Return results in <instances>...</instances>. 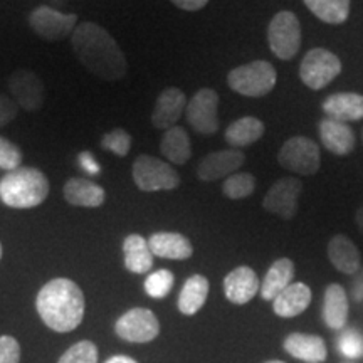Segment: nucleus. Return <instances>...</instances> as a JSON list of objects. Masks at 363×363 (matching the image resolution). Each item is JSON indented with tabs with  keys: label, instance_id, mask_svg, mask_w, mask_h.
<instances>
[{
	"label": "nucleus",
	"instance_id": "obj_1",
	"mask_svg": "<svg viewBox=\"0 0 363 363\" xmlns=\"http://www.w3.org/2000/svg\"><path fill=\"white\" fill-rule=\"evenodd\" d=\"M72 51L91 74L104 81L125 78L128 62L115 38L96 22H79L71 35Z\"/></svg>",
	"mask_w": 363,
	"mask_h": 363
},
{
	"label": "nucleus",
	"instance_id": "obj_2",
	"mask_svg": "<svg viewBox=\"0 0 363 363\" xmlns=\"http://www.w3.org/2000/svg\"><path fill=\"white\" fill-rule=\"evenodd\" d=\"M35 306L49 328L57 333H67L78 328L83 321L84 294L74 281L56 278L43 286Z\"/></svg>",
	"mask_w": 363,
	"mask_h": 363
},
{
	"label": "nucleus",
	"instance_id": "obj_3",
	"mask_svg": "<svg viewBox=\"0 0 363 363\" xmlns=\"http://www.w3.org/2000/svg\"><path fill=\"white\" fill-rule=\"evenodd\" d=\"M49 195V180L39 169L19 167L0 179V201L12 208H33Z\"/></svg>",
	"mask_w": 363,
	"mask_h": 363
},
{
	"label": "nucleus",
	"instance_id": "obj_4",
	"mask_svg": "<svg viewBox=\"0 0 363 363\" xmlns=\"http://www.w3.org/2000/svg\"><path fill=\"white\" fill-rule=\"evenodd\" d=\"M278 72L267 61H251L234 67L227 74V84L238 94L247 98H262L274 89Z\"/></svg>",
	"mask_w": 363,
	"mask_h": 363
},
{
	"label": "nucleus",
	"instance_id": "obj_5",
	"mask_svg": "<svg viewBox=\"0 0 363 363\" xmlns=\"http://www.w3.org/2000/svg\"><path fill=\"white\" fill-rule=\"evenodd\" d=\"M131 175L142 192H160L180 187V175L174 167L152 155L136 157Z\"/></svg>",
	"mask_w": 363,
	"mask_h": 363
},
{
	"label": "nucleus",
	"instance_id": "obj_6",
	"mask_svg": "<svg viewBox=\"0 0 363 363\" xmlns=\"http://www.w3.org/2000/svg\"><path fill=\"white\" fill-rule=\"evenodd\" d=\"M269 49L281 61H291L301 48V26L291 11H281L267 26Z\"/></svg>",
	"mask_w": 363,
	"mask_h": 363
},
{
	"label": "nucleus",
	"instance_id": "obj_7",
	"mask_svg": "<svg viewBox=\"0 0 363 363\" xmlns=\"http://www.w3.org/2000/svg\"><path fill=\"white\" fill-rule=\"evenodd\" d=\"M340 72H342L340 57L323 48L310 49L299 66V78L306 88L313 91L325 89L338 78Z\"/></svg>",
	"mask_w": 363,
	"mask_h": 363
},
{
	"label": "nucleus",
	"instance_id": "obj_8",
	"mask_svg": "<svg viewBox=\"0 0 363 363\" xmlns=\"http://www.w3.org/2000/svg\"><path fill=\"white\" fill-rule=\"evenodd\" d=\"M278 163L293 174L315 175L321 167L320 147L306 136H293L279 148Z\"/></svg>",
	"mask_w": 363,
	"mask_h": 363
},
{
	"label": "nucleus",
	"instance_id": "obj_9",
	"mask_svg": "<svg viewBox=\"0 0 363 363\" xmlns=\"http://www.w3.org/2000/svg\"><path fill=\"white\" fill-rule=\"evenodd\" d=\"M29 24L40 39L62 40L69 38L78 27L76 13H62L56 9L40 6L29 16Z\"/></svg>",
	"mask_w": 363,
	"mask_h": 363
},
{
	"label": "nucleus",
	"instance_id": "obj_10",
	"mask_svg": "<svg viewBox=\"0 0 363 363\" xmlns=\"http://www.w3.org/2000/svg\"><path fill=\"white\" fill-rule=\"evenodd\" d=\"M219 94L211 88H202L187 103V121L201 135H214L219 130Z\"/></svg>",
	"mask_w": 363,
	"mask_h": 363
},
{
	"label": "nucleus",
	"instance_id": "obj_11",
	"mask_svg": "<svg viewBox=\"0 0 363 363\" xmlns=\"http://www.w3.org/2000/svg\"><path fill=\"white\" fill-rule=\"evenodd\" d=\"M116 335L130 343H148L160 333V323L152 310L133 308L116 321Z\"/></svg>",
	"mask_w": 363,
	"mask_h": 363
},
{
	"label": "nucleus",
	"instance_id": "obj_12",
	"mask_svg": "<svg viewBox=\"0 0 363 363\" xmlns=\"http://www.w3.org/2000/svg\"><path fill=\"white\" fill-rule=\"evenodd\" d=\"M303 190V182L294 177L276 180L262 199V208L284 220H291L298 211V197Z\"/></svg>",
	"mask_w": 363,
	"mask_h": 363
},
{
	"label": "nucleus",
	"instance_id": "obj_13",
	"mask_svg": "<svg viewBox=\"0 0 363 363\" xmlns=\"http://www.w3.org/2000/svg\"><path fill=\"white\" fill-rule=\"evenodd\" d=\"M9 91L13 101L26 111H38L44 103V83L38 74L29 69L13 71L7 79Z\"/></svg>",
	"mask_w": 363,
	"mask_h": 363
},
{
	"label": "nucleus",
	"instance_id": "obj_14",
	"mask_svg": "<svg viewBox=\"0 0 363 363\" xmlns=\"http://www.w3.org/2000/svg\"><path fill=\"white\" fill-rule=\"evenodd\" d=\"M246 163V155L240 150L229 148L207 153L197 165V179L202 182H216L235 174Z\"/></svg>",
	"mask_w": 363,
	"mask_h": 363
},
{
	"label": "nucleus",
	"instance_id": "obj_15",
	"mask_svg": "<svg viewBox=\"0 0 363 363\" xmlns=\"http://www.w3.org/2000/svg\"><path fill=\"white\" fill-rule=\"evenodd\" d=\"M187 96L179 88H167L158 94L152 113V123L157 130L174 128L184 111L187 110Z\"/></svg>",
	"mask_w": 363,
	"mask_h": 363
},
{
	"label": "nucleus",
	"instance_id": "obj_16",
	"mask_svg": "<svg viewBox=\"0 0 363 363\" xmlns=\"http://www.w3.org/2000/svg\"><path fill=\"white\" fill-rule=\"evenodd\" d=\"M259 289V278L249 266H238L224 278V294L234 305H246Z\"/></svg>",
	"mask_w": 363,
	"mask_h": 363
},
{
	"label": "nucleus",
	"instance_id": "obj_17",
	"mask_svg": "<svg viewBox=\"0 0 363 363\" xmlns=\"http://www.w3.org/2000/svg\"><path fill=\"white\" fill-rule=\"evenodd\" d=\"M318 133L323 147L337 157H348L355 150L357 138L348 123L323 118L318 123Z\"/></svg>",
	"mask_w": 363,
	"mask_h": 363
},
{
	"label": "nucleus",
	"instance_id": "obj_18",
	"mask_svg": "<svg viewBox=\"0 0 363 363\" xmlns=\"http://www.w3.org/2000/svg\"><path fill=\"white\" fill-rule=\"evenodd\" d=\"M323 113L326 118L352 123L363 120V94L360 93H333L325 98Z\"/></svg>",
	"mask_w": 363,
	"mask_h": 363
},
{
	"label": "nucleus",
	"instance_id": "obj_19",
	"mask_svg": "<svg viewBox=\"0 0 363 363\" xmlns=\"http://www.w3.org/2000/svg\"><path fill=\"white\" fill-rule=\"evenodd\" d=\"M328 259L333 267L347 276H353L360 271L362 256L355 242L345 234H337L328 242Z\"/></svg>",
	"mask_w": 363,
	"mask_h": 363
},
{
	"label": "nucleus",
	"instance_id": "obj_20",
	"mask_svg": "<svg viewBox=\"0 0 363 363\" xmlns=\"http://www.w3.org/2000/svg\"><path fill=\"white\" fill-rule=\"evenodd\" d=\"M283 347L293 358L305 363H321L328 355L325 340L318 335L291 333L286 337Z\"/></svg>",
	"mask_w": 363,
	"mask_h": 363
},
{
	"label": "nucleus",
	"instance_id": "obj_21",
	"mask_svg": "<svg viewBox=\"0 0 363 363\" xmlns=\"http://www.w3.org/2000/svg\"><path fill=\"white\" fill-rule=\"evenodd\" d=\"M150 251L153 256L163 259L185 261L190 259L194 254V247L190 240L179 233H155L148 239Z\"/></svg>",
	"mask_w": 363,
	"mask_h": 363
},
{
	"label": "nucleus",
	"instance_id": "obj_22",
	"mask_svg": "<svg viewBox=\"0 0 363 363\" xmlns=\"http://www.w3.org/2000/svg\"><path fill=\"white\" fill-rule=\"evenodd\" d=\"M311 289L305 283H291L272 299V310L281 318H294L306 311L311 303Z\"/></svg>",
	"mask_w": 363,
	"mask_h": 363
},
{
	"label": "nucleus",
	"instance_id": "obj_23",
	"mask_svg": "<svg viewBox=\"0 0 363 363\" xmlns=\"http://www.w3.org/2000/svg\"><path fill=\"white\" fill-rule=\"evenodd\" d=\"M294 278V262L289 257H281L272 262L261 283V298L272 301L279 293H283Z\"/></svg>",
	"mask_w": 363,
	"mask_h": 363
},
{
	"label": "nucleus",
	"instance_id": "obj_24",
	"mask_svg": "<svg viewBox=\"0 0 363 363\" xmlns=\"http://www.w3.org/2000/svg\"><path fill=\"white\" fill-rule=\"evenodd\" d=\"M65 199L76 207H99L106 199V192L93 180L74 177L66 182Z\"/></svg>",
	"mask_w": 363,
	"mask_h": 363
},
{
	"label": "nucleus",
	"instance_id": "obj_25",
	"mask_svg": "<svg viewBox=\"0 0 363 363\" xmlns=\"http://www.w3.org/2000/svg\"><path fill=\"white\" fill-rule=\"evenodd\" d=\"M323 320L328 328L342 330L348 320V296L342 284H328L323 299Z\"/></svg>",
	"mask_w": 363,
	"mask_h": 363
},
{
	"label": "nucleus",
	"instance_id": "obj_26",
	"mask_svg": "<svg viewBox=\"0 0 363 363\" xmlns=\"http://www.w3.org/2000/svg\"><path fill=\"white\" fill-rule=\"evenodd\" d=\"M266 126L256 116H242L227 126L224 138L230 147L239 150L256 143L262 138Z\"/></svg>",
	"mask_w": 363,
	"mask_h": 363
},
{
	"label": "nucleus",
	"instance_id": "obj_27",
	"mask_svg": "<svg viewBox=\"0 0 363 363\" xmlns=\"http://www.w3.org/2000/svg\"><path fill=\"white\" fill-rule=\"evenodd\" d=\"M208 279L202 274H194L185 281L184 288L179 294V310L182 315L192 316L197 311L202 310V306L206 305L207 296H208Z\"/></svg>",
	"mask_w": 363,
	"mask_h": 363
},
{
	"label": "nucleus",
	"instance_id": "obj_28",
	"mask_svg": "<svg viewBox=\"0 0 363 363\" xmlns=\"http://www.w3.org/2000/svg\"><path fill=\"white\" fill-rule=\"evenodd\" d=\"M123 254L126 269L135 274H147L153 267V254L148 240L140 234H130L123 240Z\"/></svg>",
	"mask_w": 363,
	"mask_h": 363
},
{
	"label": "nucleus",
	"instance_id": "obj_29",
	"mask_svg": "<svg viewBox=\"0 0 363 363\" xmlns=\"http://www.w3.org/2000/svg\"><path fill=\"white\" fill-rule=\"evenodd\" d=\"M162 155L174 165H185L192 157L190 138L182 126H174L167 130L160 143Z\"/></svg>",
	"mask_w": 363,
	"mask_h": 363
},
{
	"label": "nucleus",
	"instance_id": "obj_30",
	"mask_svg": "<svg viewBox=\"0 0 363 363\" xmlns=\"http://www.w3.org/2000/svg\"><path fill=\"white\" fill-rule=\"evenodd\" d=\"M303 2L318 19L331 26L343 24L350 16V0H303Z\"/></svg>",
	"mask_w": 363,
	"mask_h": 363
},
{
	"label": "nucleus",
	"instance_id": "obj_31",
	"mask_svg": "<svg viewBox=\"0 0 363 363\" xmlns=\"http://www.w3.org/2000/svg\"><path fill=\"white\" fill-rule=\"evenodd\" d=\"M254 190H256V179L247 172L229 175L222 184V194L230 201H240V199L251 197Z\"/></svg>",
	"mask_w": 363,
	"mask_h": 363
},
{
	"label": "nucleus",
	"instance_id": "obj_32",
	"mask_svg": "<svg viewBox=\"0 0 363 363\" xmlns=\"http://www.w3.org/2000/svg\"><path fill=\"white\" fill-rule=\"evenodd\" d=\"M174 283H175L174 272L169 269H158L147 276V279H145V291H147L148 296L162 299L172 291Z\"/></svg>",
	"mask_w": 363,
	"mask_h": 363
},
{
	"label": "nucleus",
	"instance_id": "obj_33",
	"mask_svg": "<svg viewBox=\"0 0 363 363\" xmlns=\"http://www.w3.org/2000/svg\"><path fill=\"white\" fill-rule=\"evenodd\" d=\"M98 348L93 342L83 340V342L72 345L65 355L59 358L57 363H96Z\"/></svg>",
	"mask_w": 363,
	"mask_h": 363
},
{
	"label": "nucleus",
	"instance_id": "obj_34",
	"mask_svg": "<svg viewBox=\"0 0 363 363\" xmlns=\"http://www.w3.org/2000/svg\"><path fill=\"white\" fill-rule=\"evenodd\" d=\"M101 148L115 153L116 157H126L131 148V136L123 128H115L101 138Z\"/></svg>",
	"mask_w": 363,
	"mask_h": 363
},
{
	"label": "nucleus",
	"instance_id": "obj_35",
	"mask_svg": "<svg viewBox=\"0 0 363 363\" xmlns=\"http://www.w3.org/2000/svg\"><path fill=\"white\" fill-rule=\"evenodd\" d=\"M338 350L347 358L363 357V335L358 330H345L338 338Z\"/></svg>",
	"mask_w": 363,
	"mask_h": 363
},
{
	"label": "nucleus",
	"instance_id": "obj_36",
	"mask_svg": "<svg viewBox=\"0 0 363 363\" xmlns=\"http://www.w3.org/2000/svg\"><path fill=\"white\" fill-rule=\"evenodd\" d=\"M22 165V152L16 143L0 136V169L12 172Z\"/></svg>",
	"mask_w": 363,
	"mask_h": 363
},
{
	"label": "nucleus",
	"instance_id": "obj_37",
	"mask_svg": "<svg viewBox=\"0 0 363 363\" xmlns=\"http://www.w3.org/2000/svg\"><path fill=\"white\" fill-rule=\"evenodd\" d=\"M21 345L13 337H0V363H19Z\"/></svg>",
	"mask_w": 363,
	"mask_h": 363
},
{
	"label": "nucleus",
	"instance_id": "obj_38",
	"mask_svg": "<svg viewBox=\"0 0 363 363\" xmlns=\"http://www.w3.org/2000/svg\"><path fill=\"white\" fill-rule=\"evenodd\" d=\"M17 111H19V104L0 93V128L11 123L13 118L17 116Z\"/></svg>",
	"mask_w": 363,
	"mask_h": 363
},
{
	"label": "nucleus",
	"instance_id": "obj_39",
	"mask_svg": "<svg viewBox=\"0 0 363 363\" xmlns=\"http://www.w3.org/2000/svg\"><path fill=\"white\" fill-rule=\"evenodd\" d=\"M78 163L81 165V169L86 172V174H89V175H98L99 174V165H98V162L94 160L93 153L81 152L79 157H78Z\"/></svg>",
	"mask_w": 363,
	"mask_h": 363
},
{
	"label": "nucleus",
	"instance_id": "obj_40",
	"mask_svg": "<svg viewBox=\"0 0 363 363\" xmlns=\"http://www.w3.org/2000/svg\"><path fill=\"white\" fill-rule=\"evenodd\" d=\"M175 7L182 9V11H187V12H195V11H201L208 4V0H170Z\"/></svg>",
	"mask_w": 363,
	"mask_h": 363
},
{
	"label": "nucleus",
	"instance_id": "obj_41",
	"mask_svg": "<svg viewBox=\"0 0 363 363\" xmlns=\"http://www.w3.org/2000/svg\"><path fill=\"white\" fill-rule=\"evenodd\" d=\"M104 363H138L135 360V358L131 357H126V355H116V357H111L110 360H106Z\"/></svg>",
	"mask_w": 363,
	"mask_h": 363
},
{
	"label": "nucleus",
	"instance_id": "obj_42",
	"mask_svg": "<svg viewBox=\"0 0 363 363\" xmlns=\"http://www.w3.org/2000/svg\"><path fill=\"white\" fill-rule=\"evenodd\" d=\"M355 222H357V227L358 230H360V234L363 235V203L360 207H358L357 214H355Z\"/></svg>",
	"mask_w": 363,
	"mask_h": 363
},
{
	"label": "nucleus",
	"instance_id": "obj_43",
	"mask_svg": "<svg viewBox=\"0 0 363 363\" xmlns=\"http://www.w3.org/2000/svg\"><path fill=\"white\" fill-rule=\"evenodd\" d=\"M264 363H284V362H281V360H269V362H264Z\"/></svg>",
	"mask_w": 363,
	"mask_h": 363
},
{
	"label": "nucleus",
	"instance_id": "obj_44",
	"mask_svg": "<svg viewBox=\"0 0 363 363\" xmlns=\"http://www.w3.org/2000/svg\"><path fill=\"white\" fill-rule=\"evenodd\" d=\"M0 259H2V244H0Z\"/></svg>",
	"mask_w": 363,
	"mask_h": 363
}]
</instances>
